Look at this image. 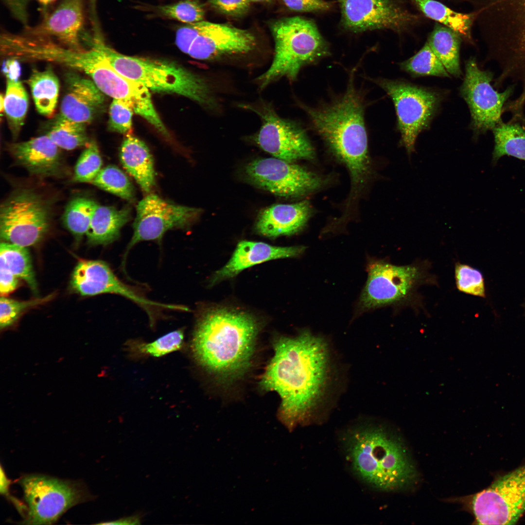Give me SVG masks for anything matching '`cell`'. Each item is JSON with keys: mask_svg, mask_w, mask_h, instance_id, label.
<instances>
[{"mask_svg": "<svg viewBox=\"0 0 525 525\" xmlns=\"http://www.w3.org/2000/svg\"><path fill=\"white\" fill-rule=\"evenodd\" d=\"M38 112L51 116L56 106L59 93V81L51 68L44 70H34L27 80Z\"/></svg>", "mask_w": 525, "mask_h": 525, "instance_id": "obj_29", "label": "cell"}, {"mask_svg": "<svg viewBox=\"0 0 525 525\" xmlns=\"http://www.w3.org/2000/svg\"><path fill=\"white\" fill-rule=\"evenodd\" d=\"M201 212L200 209L177 205L156 194L147 195L137 206L133 234L125 251L122 264L135 245L141 241L159 240L170 229L186 228Z\"/></svg>", "mask_w": 525, "mask_h": 525, "instance_id": "obj_14", "label": "cell"}, {"mask_svg": "<svg viewBox=\"0 0 525 525\" xmlns=\"http://www.w3.org/2000/svg\"><path fill=\"white\" fill-rule=\"evenodd\" d=\"M256 44L255 36L247 30L204 20L202 29L188 54L195 59L212 60L248 53Z\"/></svg>", "mask_w": 525, "mask_h": 525, "instance_id": "obj_20", "label": "cell"}, {"mask_svg": "<svg viewBox=\"0 0 525 525\" xmlns=\"http://www.w3.org/2000/svg\"><path fill=\"white\" fill-rule=\"evenodd\" d=\"M37 0L40 4H42V5L48 6V5L51 4L52 2H53L55 0Z\"/></svg>", "mask_w": 525, "mask_h": 525, "instance_id": "obj_50", "label": "cell"}, {"mask_svg": "<svg viewBox=\"0 0 525 525\" xmlns=\"http://www.w3.org/2000/svg\"><path fill=\"white\" fill-rule=\"evenodd\" d=\"M51 201L27 188L15 190L1 204L0 236L5 242L24 247L35 245L50 230Z\"/></svg>", "mask_w": 525, "mask_h": 525, "instance_id": "obj_8", "label": "cell"}, {"mask_svg": "<svg viewBox=\"0 0 525 525\" xmlns=\"http://www.w3.org/2000/svg\"><path fill=\"white\" fill-rule=\"evenodd\" d=\"M411 0L428 18L450 28L466 40H472L475 13H459L436 0Z\"/></svg>", "mask_w": 525, "mask_h": 525, "instance_id": "obj_28", "label": "cell"}, {"mask_svg": "<svg viewBox=\"0 0 525 525\" xmlns=\"http://www.w3.org/2000/svg\"><path fill=\"white\" fill-rule=\"evenodd\" d=\"M259 331L257 320L248 313L225 308L207 310L197 320L192 354L217 378L237 379L250 365Z\"/></svg>", "mask_w": 525, "mask_h": 525, "instance_id": "obj_2", "label": "cell"}, {"mask_svg": "<svg viewBox=\"0 0 525 525\" xmlns=\"http://www.w3.org/2000/svg\"><path fill=\"white\" fill-rule=\"evenodd\" d=\"M158 10L164 17L187 24L204 20L205 15L204 7L198 0H183L159 6Z\"/></svg>", "mask_w": 525, "mask_h": 525, "instance_id": "obj_39", "label": "cell"}, {"mask_svg": "<svg viewBox=\"0 0 525 525\" xmlns=\"http://www.w3.org/2000/svg\"><path fill=\"white\" fill-rule=\"evenodd\" d=\"M26 505L20 524L50 525L71 507L93 496L81 482L40 474L23 475L18 480Z\"/></svg>", "mask_w": 525, "mask_h": 525, "instance_id": "obj_7", "label": "cell"}, {"mask_svg": "<svg viewBox=\"0 0 525 525\" xmlns=\"http://www.w3.org/2000/svg\"><path fill=\"white\" fill-rule=\"evenodd\" d=\"M401 68L411 75L450 77L428 42L414 56L400 64Z\"/></svg>", "mask_w": 525, "mask_h": 525, "instance_id": "obj_35", "label": "cell"}, {"mask_svg": "<svg viewBox=\"0 0 525 525\" xmlns=\"http://www.w3.org/2000/svg\"><path fill=\"white\" fill-rule=\"evenodd\" d=\"M460 37L452 29L437 23L427 41L447 72L456 77L462 74L459 64Z\"/></svg>", "mask_w": 525, "mask_h": 525, "instance_id": "obj_27", "label": "cell"}, {"mask_svg": "<svg viewBox=\"0 0 525 525\" xmlns=\"http://www.w3.org/2000/svg\"><path fill=\"white\" fill-rule=\"evenodd\" d=\"M102 159L96 142L90 140L75 164L73 180L79 183H90L102 169Z\"/></svg>", "mask_w": 525, "mask_h": 525, "instance_id": "obj_38", "label": "cell"}, {"mask_svg": "<svg viewBox=\"0 0 525 525\" xmlns=\"http://www.w3.org/2000/svg\"><path fill=\"white\" fill-rule=\"evenodd\" d=\"M96 204L89 198L80 196L73 198L67 204L63 222L77 241L86 235Z\"/></svg>", "mask_w": 525, "mask_h": 525, "instance_id": "obj_33", "label": "cell"}, {"mask_svg": "<svg viewBox=\"0 0 525 525\" xmlns=\"http://www.w3.org/2000/svg\"><path fill=\"white\" fill-rule=\"evenodd\" d=\"M120 157L125 169L143 192L149 193L155 186L156 175L154 160L145 143L127 134L121 147Z\"/></svg>", "mask_w": 525, "mask_h": 525, "instance_id": "obj_25", "label": "cell"}, {"mask_svg": "<svg viewBox=\"0 0 525 525\" xmlns=\"http://www.w3.org/2000/svg\"><path fill=\"white\" fill-rule=\"evenodd\" d=\"M489 48L507 74L525 80V0H491Z\"/></svg>", "mask_w": 525, "mask_h": 525, "instance_id": "obj_9", "label": "cell"}, {"mask_svg": "<svg viewBox=\"0 0 525 525\" xmlns=\"http://www.w3.org/2000/svg\"><path fill=\"white\" fill-rule=\"evenodd\" d=\"M311 213L307 201L273 205L259 213L256 228L258 233L269 237L291 235L303 228Z\"/></svg>", "mask_w": 525, "mask_h": 525, "instance_id": "obj_24", "label": "cell"}, {"mask_svg": "<svg viewBox=\"0 0 525 525\" xmlns=\"http://www.w3.org/2000/svg\"><path fill=\"white\" fill-rule=\"evenodd\" d=\"M416 265H396L382 261L370 263L360 299L361 307L369 310L406 298L422 278Z\"/></svg>", "mask_w": 525, "mask_h": 525, "instance_id": "obj_16", "label": "cell"}, {"mask_svg": "<svg viewBox=\"0 0 525 525\" xmlns=\"http://www.w3.org/2000/svg\"><path fill=\"white\" fill-rule=\"evenodd\" d=\"M305 250L303 246H276L262 242H239L228 262L217 271L211 284L234 277L243 270L271 260L296 257Z\"/></svg>", "mask_w": 525, "mask_h": 525, "instance_id": "obj_23", "label": "cell"}, {"mask_svg": "<svg viewBox=\"0 0 525 525\" xmlns=\"http://www.w3.org/2000/svg\"><path fill=\"white\" fill-rule=\"evenodd\" d=\"M87 125L59 114L45 135L60 149L71 150L86 146L89 142Z\"/></svg>", "mask_w": 525, "mask_h": 525, "instance_id": "obj_32", "label": "cell"}, {"mask_svg": "<svg viewBox=\"0 0 525 525\" xmlns=\"http://www.w3.org/2000/svg\"><path fill=\"white\" fill-rule=\"evenodd\" d=\"M133 110L125 103L113 99L109 108V129L121 134H130Z\"/></svg>", "mask_w": 525, "mask_h": 525, "instance_id": "obj_42", "label": "cell"}, {"mask_svg": "<svg viewBox=\"0 0 525 525\" xmlns=\"http://www.w3.org/2000/svg\"><path fill=\"white\" fill-rule=\"evenodd\" d=\"M4 111L12 136L16 139L23 125L28 107V98L19 80L7 79Z\"/></svg>", "mask_w": 525, "mask_h": 525, "instance_id": "obj_31", "label": "cell"}, {"mask_svg": "<svg viewBox=\"0 0 525 525\" xmlns=\"http://www.w3.org/2000/svg\"><path fill=\"white\" fill-rule=\"evenodd\" d=\"M493 80V73L481 70L475 58L471 57L466 62L460 92L470 110V126L474 137L492 131L503 122L504 107L515 90L513 84L500 92L491 85Z\"/></svg>", "mask_w": 525, "mask_h": 525, "instance_id": "obj_12", "label": "cell"}, {"mask_svg": "<svg viewBox=\"0 0 525 525\" xmlns=\"http://www.w3.org/2000/svg\"><path fill=\"white\" fill-rule=\"evenodd\" d=\"M53 295L27 301H18L5 296L0 298V328L1 331L13 326L27 310L50 300Z\"/></svg>", "mask_w": 525, "mask_h": 525, "instance_id": "obj_40", "label": "cell"}, {"mask_svg": "<svg viewBox=\"0 0 525 525\" xmlns=\"http://www.w3.org/2000/svg\"><path fill=\"white\" fill-rule=\"evenodd\" d=\"M363 111L361 98L351 85L332 104L307 109L316 130L348 168L354 187L363 183L369 169Z\"/></svg>", "mask_w": 525, "mask_h": 525, "instance_id": "obj_4", "label": "cell"}, {"mask_svg": "<svg viewBox=\"0 0 525 525\" xmlns=\"http://www.w3.org/2000/svg\"><path fill=\"white\" fill-rule=\"evenodd\" d=\"M4 97H3L2 95H1V96H0V112L1 113H2V112L3 111H4Z\"/></svg>", "mask_w": 525, "mask_h": 525, "instance_id": "obj_51", "label": "cell"}, {"mask_svg": "<svg viewBox=\"0 0 525 525\" xmlns=\"http://www.w3.org/2000/svg\"><path fill=\"white\" fill-rule=\"evenodd\" d=\"M83 0H62L41 21L32 27H27L23 34L55 41L68 48L85 49L84 42L89 38L85 32Z\"/></svg>", "mask_w": 525, "mask_h": 525, "instance_id": "obj_19", "label": "cell"}, {"mask_svg": "<svg viewBox=\"0 0 525 525\" xmlns=\"http://www.w3.org/2000/svg\"><path fill=\"white\" fill-rule=\"evenodd\" d=\"M245 173L257 186L282 197L303 195L322 184L321 179L313 173L276 158L255 159L246 165Z\"/></svg>", "mask_w": 525, "mask_h": 525, "instance_id": "obj_17", "label": "cell"}, {"mask_svg": "<svg viewBox=\"0 0 525 525\" xmlns=\"http://www.w3.org/2000/svg\"><path fill=\"white\" fill-rule=\"evenodd\" d=\"M204 20L187 24L177 29L175 44L181 52L188 53L192 43L202 29Z\"/></svg>", "mask_w": 525, "mask_h": 525, "instance_id": "obj_44", "label": "cell"}, {"mask_svg": "<svg viewBox=\"0 0 525 525\" xmlns=\"http://www.w3.org/2000/svg\"><path fill=\"white\" fill-rule=\"evenodd\" d=\"M71 288L82 296H95L103 293L122 296L138 304L154 319L157 311L166 309L168 305L151 301L133 288L123 283L114 274L108 265L98 260H81L72 272Z\"/></svg>", "mask_w": 525, "mask_h": 525, "instance_id": "obj_18", "label": "cell"}, {"mask_svg": "<svg viewBox=\"0 0 525 525\" xmlns=\"http://www.w3.org/2000/svg\"><path fill=\"white\" fill-rule=\"evenodd\" d=\"M18 285V278L13 273L3 257L0 256V296H5L13 292Z\"/></svg>", "mask_w": 525, "mask_h": 525, "instance_id": "obj_46", "label": "cell"}, {"mask_svg": "<svg viewBox=\"0 0 525 525\" xmlns=\"http://www.w3.org/2000/svg\"><path fill=\"white\" fill-rule=\"evenodd\" d=\"M91 183L127 201L135 199V191L130 181L121 170L114 165L102 168Z\"/></svg>", "mask_w": 525, "mask_h": 525, "instance_id": "obj_36", "label": "cell"}, {"mask_svg": "<svg viewBox=\"0 0 525 525\" xmlns=\"http://www.w3.org/2000/svg\"><path fill=\"white\" fill-rule=\"evenodd\" d=\"M131 210L128 207L121 209L96 204L89 228L86 233L90 245H106L116 241L121 228L130 220Z\"/></svg>", "mask_w": 525, "mask_h": 525, "instance_id": "obj_26", "label": "cell"}, {"mask_svg": "<svg viewBox=\"0 0 525 525\" xmlns=\"http://www.w3.org/2000/svg\"><path fill=\"white\" fill-rule=\"evenodd\" d=\"M0 256L3 257L13 273L24 280L35 293H37V285L30 256L26 247L7 242L0 245Z\"/></svg>", "mask_w": 525, "mask_h": 525, "instance_id": "obj_34", "label": "cell"}, {"mask_svg": "<svg viewBox=\"0 0 525 525\" xmlns=\"http://www.w3.org/2000/svg\"><path fill=\"white\" fill-rule=\"evenodd\" d=\"M494 140L492 161L510 156L525 161V127L519 122H502L492 130Z\"/></svg>", "mask_w": 525, "mask_h": 525, "instance_id": "obj_30", "label": "cell"}, {"mask_svg": "<svg viewBox=\"0 0 525 525\" xmlns=\"http://www.w3.org/2000/svg\"><path fill=\"white\" fill-rule=\"evenodd\" d=\"M60 148L46 135L11 143L8 150L16 163L31 175L59 177L65 173Z\"/></svg>", "mask_w": 525, "mask_h": 525, "instance_id": "obj_21", "label": "cell"}, {"mask_svg": "<svg viewBox=\"0 0 525 525\" xmlns=\"http://www.w3.org/2000/svg\"><path fill=\"white\" fill-rule=\"evenodd\" d=\"M4 62L2 70L6 79L19 80L21 71L19 61L8 58Z\"/></svg>", "mask_w": 525, "mask_h": 525, "instance_id": "obj_48", "label": "cell"}, {"mask_svg": "<svg viewBox=\"0 0 525 525\" xmlns=\"http://www.w3.org/2000/svg\"><path fill=\"white\" fill-rule=\"evenodd\" d=\"M456 285L459 291L473 296L485 297L483 276L478 270L464 264L455 266Z\"/></svg>", "mask_w": 525, "mask_h": 525, "instance_id": "obj_41", "label": "cell"}, {"mask_svg": "<svg viewBox=\"0 0 525 525\" xmlns=\"http://www.w3.org/2000/svg\"><path fill=\"white\" fill-rule=\"evenodd\" d=\"M244 105L261 119V126L253 140L263 150L290 162L314 158V148L303 130L293 122L280 117L271 105Z\"/></svg>", "mask_w": 525, "mask_h": 525, "instance_id": "obj_13", "label": "cell"}, {"mask_svg": "<svg viewBox=\"0 0 525 525\" xmlns=\"http://www.w3.org/2000/svg\"><path fill=\"white\" fill-rule=\"evenodd\" d=\"M270 29L274 56L268 69L257 79L261 88L283 77L295 79L303 65L329 53L327 43L312 20L284 18L273 22Z\"/></svg>", "mask_w": 525, "mask_h": 525, "instance_id": "obj_6", "label": "cell"}, {"mask_svg": "<svg viewBox=\"0 0 525 525\" xmlns=\"http://www.w3.org/2000/svg\"><path fill=\"white\" fill-rule=\"evenodd\" d=\"M342 444L350 468L363 482L381 491L404 488L417 471L402 439L381 424L363 422L348 429Z\"/></svg>", "mask_w": 525, "mask_h": 525, "instance_id": "obj_3", "label": "cell"}, {"mask_svg": "<svg viewBox=\"0 0 525 525\" xmlns=\"http://www.w3.org/2000/svg\"><path fill=\"white\" fill-rule=\"evenodd\" d=\"M289 10L298 12H318L330 10L333 6L331 1L324 0H281Z\"/></svg>", "mask_w": 525, "mask_h": 525, "instance_id": "obj_45", "label": "cell"}, {"mask_svg": "<svg viewBox=\"0 0 525 525\" xmlns=\"http://www.w3.org/2000/svg\"><path fill=\"white\" fill-rule=\"evenodd\" d=\"M251 2H270L274 0H249Z\"/></svg>", "mask_w": 525, "mask_h": 525, "instance_id": "obj_52", "label": "cell"}, {"mask_svg": "<svg viewBox=\"0 0 525 525\" xmlns=\"http://www.w3.org/2000/svg\"><path fill=\"white\" fill-rule=\"evenodd\" d=\"M140 517L138 515L121 518L116 521L98 523L101 525H135L140 524Z\"/></svg>", "mask_w": 525, "mask_h": 525, "instance_id": "obj_49", "label": "cell"}, {"mask_svg": "<svg viewBox=\"0 0 525 525\" xmlns=\"http://www.w3.org/2000/svg\"><path fill=\"white\" fill-rule=\"evenodd\" d=\"M184 333L182 330L170 332L155 341L145 343L132 342L129 345L134 354L160 357L180 350L182 347Z\"/></svg>", "mask_w": 525, "mask_h": 525, "instance_id": "obj_37", "label": "cell"}, {"mask_svg": "<svg viewBox=\"0 0 525 525\" xmlns=\"http://www.w3.org/2000/svg\"><path fill=\"white\" fill-rule=\"evenodd\" d=\"M338 2L341 24L353 32L389 29L402 33L419 20L418 17L399 0H338Z\"/></svg>", "mask_w": 525, "mask_h": 525, "instance_id": "obj_15", "label": "cell"}, {"mask_svg": "<svg viewBox=\"0 0 525 525\" xmlns=\"http://www.w3.org/2000/svg\"><path fill=\"white\" fill-rule=\"evenodd\" d=\"M210 5L225 15L238 18L246 14L251 3L249 0H209Z\"/></svg>", "mask_w": 525, "mask_h": 525, "instance_id": "obj_43", "label": "cell"}, {"mask_svg": "<svg viewBox=\"0 0 525 525\" xmlns=\"http://www.w3.org/2000/svg\"><path fill=\"white\" fill-rule=\"evenodd\" d=\"M472 508L479 525H513L525 512V465L475 494Z\"/></svg>", "mask_w": 525, "mask_h": 525, "instance_id": "obj_11", "label": "cell"}, {"mask_svg": "<svg viewBox=\"0 0 525 525\" xmlns=\"http://www.w3.org/2000/svg\"><path fill=\"white\" fill-rule=\"evenodd\" d=\"M65 92L60 115L88 124L96 117L104 101V93L91 79L70 72L65 77Z\"/></svg>", "mask_w": 525, "mask_h": 525, "instance_id": "obj_22", "label": "cell"}, {"mask_svg": "<svg viewBox=\"0 0 525 525\" xmlns=\"http://www.w3.org/2000/svg\"><path fill=\"white\" fill-rule=\"evenodd\" d=\"M274 354L259 385L281 399L278 417L290 430L319 420L335 404L343 384L337 354L326 338L305 330L273 341Z\"/></svg>", "mask_w": 525, "mask_h": 525, "instance_id": "obj_1", "label": "cell"}, {"mask_svg": "<svg viewBox=\"0 0 525 525\" xmlns=\"http://www.w3.org/2000/svg\"><path fill=\"white\" fill-rule=\"evenodd\" d=\"M377 83L394 103L401 136L400 144L410 158L419 134L428 128L443 96L435 90L404 81L380 79Z\"/></svg>", "mask_w": 525, "mask_h": 525, "instance_id": "obj_10", "label": "cell"}, {"mask_svg": "<svg viewBox=\"0 0 525 525\" xmlns=\"http://www.w3.org/2000/svg\"><path fill=\"white\" fill-rule=\"evenodd\" d=\"M13 14L20 21L27 22V5L29 0H5Z\"/></svg>", "mask_w": 525, "mask_h": 525, "instance_id": "obj_47", "label": "cell"}, {"mask_svg": "<svg viewBox=\"0 0 525 525\" xmlns=\"http://www.w3.org/2000/svg\"><path fill=\"white\" fill-rule=\"evenodd\" d=\"M92 44L117 71L149 90L180 95L209 109H214L218 105L208 83L184 67L163 60L122 54L98 35L94 37Z\"/></svg>", "mask_w": 525, "mask_h": 525, "instance_id": "obj_5", "label": "cell"}]
</instances>
